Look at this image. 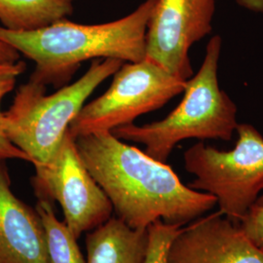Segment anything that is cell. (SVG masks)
I'll return each mask as SVG.
<instances>
[{
  "mask_svg": "<svg viewBox=\"0 0 263 263\" xmlns=\"http://www.w3.org/2000/svg\"><path fill=\"white\" fill-rule=\"evenodd\" d=\"M76 143L113 212L133 229H147L159 220L182 227L216 206L213 195L183 184L167 163L123 142L111 132L81 136Z\"/></svg>",
  "mask_w": 263,
  "mask_h": 263,
  "instance_id": "obj_1",
  "label": "cell"
},
{
  "mask_svg": "<svg viewBox=\"0 0 263 263\" xmlns=\"http://www.w3.org/2000/svg\"><path fill=\"white\" fill-rule=\"evenodd\" d=\"M157 0H144L121 19L82 25L59 20L45 28L15 31L0 26V41L33 61L30 79L62 87L80 64L89 60L116 59L137 63L145 58L148 22Z\"/></svg>",
  "mask_w": 263,
  "mask_h": 263,
  "instance_id": "obj_2",
  "label": "cell"
},
{
  "mask_svg": "<svg viewBox=\"0 0 263 263\" xmlns=\"http://www.w3.org/2000/svg\"><path fill=\"white\" fill-rule=\"evenodd\" d=\"M222 39H210L197 73L186 81L183 99L169 115L156 122L128 124L113 129L120 140L141 143L145 153L167 163L175 146L184 140L231 141L239 125L237 106L218 82V62Z\"/></svg>",
  "mask_w": 263,
  "mask_h": 263,
  "instance_id": "obj_3",
  "label": "cell"
},
{
  "mask_svg": "<svg viewBox=\"0 0 263 263\" xmlns=\"http://www.w3.org/2000/svg\"><path fill=\"white\" fill-rule=\"evenodd\" d=\"M124 63L116 59L94 60L81 78L52 95L46 94V85L29 78L20 86L9 109L3 112L6 136L33 166L47 164L86 100Z\"/></svg>",
  "mask_w": 263,
  "mask_h": 263,
  "instance_id": "obj_4",
  "label": "cell"
},
{
  "mask_svg": "<svg viewBox=\"0 0 263 263\" xmlns=\"http://www.w3.org/2000/svg\"><path fill=\"white\" fill-rule=\"evenodd\" d=\"M231 151L203 141L183 153L184 168L195 177L190 188L213 195L223 216L240 223L263 191V136L251 124H239Z\"/></svg>",
  "mask_w": 263,
  "mask_h": 263,
  "instance_id": "obj_5",
  "label": "cell"
},
{
  "mask_svg": "<svg viewBox=\"0 0 263 263\" xmlns=\"http://www.w3.org/2000/svg\"><path fill=\"white\" fill-rule=\"evenodd\" d=\"M185 84L186 81L146 59L124 63L107 91L81 108L69 132L76 139L132 124L137 117L158 109L181 94Z\"/></svg>",
  "mask_w": 263,
  "mask_h": 263,
  "instance_id": "obj_6",
  "label": "cell"
},
{
  "mask_svg": "<svg viewBox=\"0 0 263 263\" xmlns=\"http://www.w3.org/2000/svg\"><path fill=\"white\" fill-rule=\"evenodd\" d=\"M34 169V195L59 202L65 222L77 239L112 216V205L86 168L69 130L52 159Z\"/></svg>",
  "mask_w": 263,
  "mask_h": 263,
  "instance_id": "obj_7",
  "label": "cell"
},
{
  "mask_svg": "<svg viewBox=\"0 0 263 263\" xmlns=\"http://www.w3.org/2000/svg\"><path fill=\"white\" fill-rule=\"evenodd\" d=\"M216 0H157L148 22L146 60L187 81L193 76L189 50L212 32Z\"/></svg>",
  "mask_w": 263,
  "mask_h": 263,
  "instance_id": "obj_8",
  "label": "cell"
},
{
  "mask_svg": "<svg viewBox=\"0 0 263 263\" xmlns=\"http://www.w3.org/2000/svg\"><path fill=\"white\" fill-rule=\"evenodd\" d=\"M166 263H263V253L239 223L218 212L181 227Z\"/></svg>",
  "mask_w": 263,
  "mask_h": 263,
  "instance_id": "obj_9",
  "label": "cell"
},
{
  "mask_svg": "<svg viewBox=\"0 0 263 263\" xmlns=\"http://www.w3.org/2000/svg\"><path fill=\"white\" fill-rule=\"evenodd\" d=\"M0 263H51L40 216L12 191L5 160H0Z\"/></svg>",
  "mask_w": 263,
  "mask_h": 263,
  "instance_id": "obj_10",
  "label": "cell"
},
{
  "mask_svg": "<svg viewBox=\"0 0 263 263\" xmlns=\"http://www.w3.org/2000/svg\"><path fill=\"white\" fill-rule=\"evenodd\" d=\"M148 228L133 229L117 216L87 232L86 263H144Z\"/></svg>",
  "mask_w": 263,
  "mask_h": 263,
  "instance_id": "obj_11",
  "label": "cell"
},
{
  "mask_svg": "<svg viewBox=\"0 0 263 263\" xmlns=\"http://www.w3.org/2000/svg\"><path fill=\"white\" fill-rule=\"evenodd\" d=\"M72 13V0H0L1 27L15 31L45 28Z\"/></svg>",
  "mask_w": 263,
  "mask_h": 263,
  "instance_id": "obj_12",
  "label": "cell"
},
{
  "mask_svg": "<svg viewBox=\"0 0 263 263\" xmlns=\"http://www.w3.org/2000/svg\"><path fill=\"white\" fill-rule=\"evenodd\" d=\"M35 210L45 232L48 255L51 263H86L77 244V238L66 222L57 218L53 203L37 199Z\"/></svg>",
  "mask_w": 263,
  "mask_h": 263,
  "instance_id": "obj_13",
  "label": "cell"
},
{
  "mask_svg": "<svg viewBox=\"0 0 263 263\" xmlns=\"http://www.w3.org/2000/svg\"><path fill=\"white\" fill-rule=\"evenodd\" d=\"M181 226L156 221L148 227V249L144 263H166V254Z\"/></svg>",
  "mask_w": 263,
  "mask_h": 263,
  "instance_id": "obj_14",
  "label": "cell"
},
{
  "mask_svg": "<svg viewBox=\"0 0 263 263\" xmlns=\"http://www.w3.org/2000/svg\"><path fill=\"white\" fill-rule=\"evenodd\" d=\"M239 226L263 253V204H254Z\"/></svg>",
  "mask_w": 263,
  "mask_h": 263,
  "instance_id": "obj_15",
  "label": "cell"
},
{
  "mask_svg": "<svg viewBox=\"0 0 263 263\" xmlns=\"http://www.w3.org/2000/svg\"><path fill=\"white\" fill-rule=\"evenodd\" d=\"M4 96H6L5 93L0 92V160L19 159L30 163L28 155L13 144L3 129V112L1 110V102Z\"/></svg>",
  "mask_w": 263,
  "mask_h": 263,
  "instance_id": "obj_16",
  "label": "cell"
},
{
  "mask_svg": "<svg viewBox=\"0 0 263 263\" xmlns=\"http://www.w3.org/2000/svg\"><path fill=\"white\" fill-rule=\"evenodd\" d=\"M25 62L18 61L14 64H0V92L7 95L16 84L17 78L26 71Z\"/></svg>",
  "mask_w": 263,
  "mask_h": 263,
  "instance_id": "obj_17",
  "label": "cell"
},
{
  "mask_svg": "<svg viewBox=\"0 0 263 263\" xmlns=\"http://www.w3.org/2000/svg\"><path fill=\"white\" fill-rule=\"evenodd\" d=\"M21 54L5 42L0 41V64H14L20 61Z\"/></svg>",
  "mask_w": 263,
  "mask_h": 263,
  "instance_id": "obj_18",
  "label": "cell"
},
{
  "mask_svg": "<svg viewBox=\"0 0 263 263\" xmlns=\"http://www.w3.org/2000/svg\"><path fill=\"white\" fill-rule=\"evenodd\" d=\"M237 4L245 9L255 13H263V0H235Z\"/></svg>",
  "mask_w": 263,
  "mask_h": 263,
  "instance_id": "obj_19",
  "label": "cell"
},
{
  "mask_svg": "<svg viewBox=\"0 0 263 263\" xmlns=\"http://www.w3.org/2000/svg\"><path fill=\"white\" fill-rule=\"evenodd\" d=\"M255 204H257V205H262L263 204V193L261 195H259V197L257 199V201H256V203Z\"/></svg>",
  "mask_w": 263,
  "mask_h": 263,
  "instance_id": "obj_20",
  "label": "cell"
},
{
  "mask_svg": "<svg viewBox=\"0 0 263 263\" xmlns=\"http://www.w3.org/2000/svg\"><path fill=\"white\" fill-rule=\"evenodd\" d=\"M72 1H74V0H72Z\"/></svg>",
  "mask_w": 263,
  "mask_h": 263,
  "instance_id": "obj_21",
  "label": "cell"
}]
</instances>
